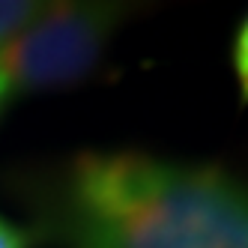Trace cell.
<instances>
[{"label": "cell", "mask_w": 248, "mask_h": 248, "mask_svg": "<svg viewBox=\"0 0 248 248\" xmlns=\"http://www.w3.org/2000/svg\"><path fill=\"white\" fill-rule=\"evenodd\" d=\"M51 230L66 248H248V183L135 150L81 153Z\"/></svg>", "instance_id": "obj_1"}, {"label": "cell", "mask_w": 248, "mask_h": 248, "mask_svg": "<svg viewBox=\"0 0 248 248\" xmlns=\"http://www.w3.org/2000/svg\"><path fill=\"white\" fill-rule=\"evenodd\" d=\"M126 9L117 3L42 6L0 48V90L6 99L78 84L96 69Z\"/></svg>", "instance_id": "obj_2"}, {"label": "cell", "mask_w": 248, "mask_h": 248, "mask_svg": "<svg viewBox=\"0 0 248 248\" xmlns=\"http://www.w3.org/2000/svg\"><path fill=\"white\" fill-rule=\"evenodd\" d=\"M39 9L42 3H30V0H0V48L18 36L39 15Z\"/></svg>", "instance_id": "obj_3"}, {"label": "cell", "mask_w": 248, "mask_h": 248, "mask_svg": "<svg viewBox=\"0 0 248 248\" xmlns=\"http://www.w3.org/2000/svg\"><path fill=\"white\" fill-rule=\"evenodd\" d=\"M233 75L239 84V99L242 105H248V15L233 36Z\"/></svg>", "instance_id": "obj_4"}, {"label": "cell", "mask_w": 248, "mask_h": 248, "mask_svg": "<svg viewBox=\"0 0 248 248\" xmlns=\"http://www.w3.org/2000/svg\"><path fill=\"white\" fill-rule=\"evenodd\" d=\"M0 248H30V233L0 218Z\"/></svg>", "instance_id": "obj_5"}, {"label": "cell", "mask_w": 248, "mask_h": 248, "mask_svg": "<svg viewBox=\"0 0 248 248\" xmlns=\"http://www.w3.org/2000/svg\"><path fill=\"white\" fill-rule=\"evenodd\" d=\"M3 102H6V96H3V90H0V108H3Z\"/></svg>", "instance_id": "obj_6"}]
</instances>
